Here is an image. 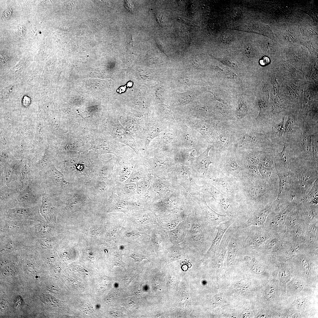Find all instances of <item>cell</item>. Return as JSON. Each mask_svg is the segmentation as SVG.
<instances>
[{"instance_id":"7dc6e473","label":"cell","mask_w":318,"mask_h":318,"mask_svg":"<svg viewBox=\"0 0 318 318\" xmlns=\"http://www.w3.org/2000/svg\"><path fill=\"white\" fill-rule=\"evenodd\" d=\"M275 289L273 286H271L266 291V296L268 298H271L275 294Z\"/></svg>"},{"instance_id":"7c38bea8","label":"cell","mask_w":318,"mask_h":318,"mask_svg":"<svg viewBox=\"0 0 318 318\" xmlns=\"http://www.w3.org/2000/svg\"><path fill=\"white\" fill-rule=\"evenodd\" d=\"M208 192L216 200L222 210L229 217L235 218L239 210H237L236 199L224 194L212 185L206 183L205 185Z\"/></svg>"},{"instance_id":"9f6ffc18","label":"cell","mask_w":318,"mask_h":318,"mask_svg":"<svg viewBox=\"0 0 318 318\" xmlns=\"http://www.w3.org/2000/svg\"><path fill=\"white\" fill-rule=\"evenodd\" d=\"M270 62L269 58L266 57H264L260 61V63L261 65H264L268 64Z\"/></svg>"},{"instance_id":"681fc988","label":"cell","mask_w":318,"mask_h":318,"mask_svg":"<svg viewBox=\"0 0 318 318\" xmlns=\"http://www.w3.org/2000/svg\"><path fill=\"white\" fill-rule=\"evenodd\" d=\"M178 20L181 22H183L186 24L187 25L192 26H196V24L192 20L189 19L183 18H178Z\"/></svg>"},{"instance_id":"e575fe53","label":"cell","mask_w":318,"mask_h":318,"mask_svg":"<svg viewBox=\"0 0 318 318\" xmlns=\"http://www.w3.org/2000/svg\"><path fill=\"white\" fill-rule=\"evenodd\" d=\"M275 152L261 151L259 156V163L267 168L276 171L274 167Z\"/></svg>"},{"instance_id":"603a6c76","label":"cell","mask_w":318,"mask_h":318,"mask_svg":"<svg viewBox=\"0 0 318 318\" xmlns=\"http://www.w3.org/2000/svg\"><path fill=\"white\" fill-rule=\"evenodd\" d=\"M285 237L284 234H275L257 249L265 251L279 252L282 249Z\"/></svg>"},{"instance_id":"836d02e7","label":"cell","mask_w":318,"mask_h":318,"mask_svg":"<svg viewBox=\"0 0 318 318\" xmlns=\"http://www.w3.org/2000/svg\"><path fill=\"white\" fill-rule=\"evenodd\" d=\"M150 176L148 171L143 169L134 168L125 183H137Z\"/></svg>"},{"instance_id":"60d3db41","label":"cell","mask_w":318,"mask_h":318,"mask_svg":"<svg viewBox=\"0 0 318 318\" xmlns=\"http://www.w3.org/2000/svg\"><path fill=\"white\" fill-rule=\"evenodd\" d=\"M185 129L184 133L186 139L190 144L195 145L196 141L193 132L187 127H186Z\"/></svg>"},{"instance_id":"6125c7cd","label":"cell","mask_w":318,"mask_h":318,"mask_svg":"<svg viewBox=\"0 0 318 318\" xmlns=\"http://www.w3.org/2000/svg\"><path fill=\"white\" fill-rule=\"evenodd\" d=\"M125 87H120L119 89L117 90V92H119L121 93L122 92H124L125 91Z\"/></svg>"},{"instance_id":"8fae6325","label":"cell","mask_w":318,"mask_h":318,"mask_svg":"<svg viewBox=\"0 0 318 318\" xmlns=\"http://www.w3.org/2000/svg\"><path fill=\"white\" fill-rule=\"evenodd\" d=\"M274 234L268 231L264 224L249 226L246 230L244 244L242 248L256 249Z\"/></svg>"},{"instance_id":"ac0fdd59","label":"cell","mask_w":318,"mask_h":318,"mask_svg":"<svg viewBox=\"0 0 318 318\" xmlns=\"http://www.w3.org/2000/svg\"><path fill=\"white\" fill-rule=\"evenodd\" d=\"M191 213L190 211H184L166 214L159 219L158 221L162 228L167 231H170L185 220Z\"/></svg>"},{"instance_id":"ab89813d","label":"cell","mask_w":318,"mask_h":318,"mask_svg":"<svg viewBox=\"0 0 318 318\" xmlns=\"http://www.w3.org/2000/svg\"><path fill=\"white\" fill-rule=\"evenodd\" d=\"M299 263L300 266L305 271H308L311 266V261L309 258L305 254L300 257Z\"/></svg>"},{"instance_id":"9a60e30c","label":"cell","mask_w":318,"mask_h":318,"mask_svg":"<svg viewBox=\"0 0 318 318\" xmlns=\"http://www.w3.org/2000/svg\"><path fill=\"white\" fill-rule=\"evenodd\" d=\"M212 179L213 184L223 193L238 198L240 191L239 181L228 177L220 170Z\"/></svg>"},{"instance_id":"816d5d0a","label":"cell","mask_w":318,"mask_h":318,"mask_svg":"<svg viewBox=\"0 0 318 318\" xmlns=\"http://www.w3.org/2000/svg\"><path fill=\"white\" fill-rule=\"evenodd\" d=\"M11 10L10 9H6L2 14V18L4 19H6L8 18L11 15Z\"/></svg>"},{"instance_id":"5bb4252c","label":"cell","mask_w":318,"mask_h":318,"mask_svg":"<svg viewBox=\"0 0 318 318\" xmlns=\"http://www.w3.org/2000/svg\"><path fill=\"white\" fill-rule=\"evenodd\" d=\"M85 185L89 195L107 197L113 192L115 183L113 179H105L97 175Z\"/></svg>"},{"instance_id":"74e56055","label":"cell","mask_w":318,"mask_h":318,"mask_svg":"<svg viewBox=\"0 0 318 318\" xmlns=\"http://www.w3.org/2000/svg\"><path fill=\"white\" fill-rule=\"evenodd\" d=\"M247 106L244 101L240 98L238 101V105L236 111V114L239 117H242L248 113Z\"/></svg>"},{"instance_id":"ee69618b","label":"cell","mask_w":318,"mask_h":318,"mask_svg":"<svg viewBox=\"0 0 318 318\" xmlns=\"http://www.w3.org/2000/svg\"><path fill=\"white\" fill-rule=\"evenodd\" d=\"M244 52L246 55L249 58H252L255 56L253 48L249 44H248L245 46Z\"/></svg>"},{"instance_id":"be15d7a7","label":"cell","mask_w":318,"mask_h":318,"mask_svg":"<svg viewBox=\"0 0 318 318\" xmlns=\"http://www.w3.org/2000/svg\"><path fill=\"white\" fill-rule=\"evenodd\" d=\"M249 315V313L248 312H245L243 313L241 315V317H242L244 318L247 317Z\"/></svg>"},{"instance_id":"30bf717a","label":"cell","mask_w":318,"mask_h":318,"mask_svg":"<svg viewBox=\"0 0 318 318\" xmlns=\"http://www.w3.org/2000/svg\"><path fill=\"white\" fill-rule=\"evenodd\" d=\"M298 202L297 201L294 200L282 210L277 212H271L268 215L264 224L267 229L274 234L284 233L286 231L285 222L286 217Z\"/></svg>"},{"instance_id":"484cf974","label":"cell","mask_w":318,"mask_h":318,"mask_svg":"<svg viewBox=\"0 0 318 318\" xmlns=\"http://www.w3.org/2000/svg\"><path fill=\"white\" fill-rule=\"evenodd\" d=\"M136 183H116L113 188V192L124 198L138 197L136 193Z\"/></svg>"},{"instance_id":"f1b7e54d","label":"cell","mask_w":318,"mask_h":318,"mask_svg":"<svg viewBox=\"0 0 318 318\" xmlns=\"http://www.w3.org/2000/svg\"><path fill=\"white\" fill-rule=\"evenodd\" d=\"M212 147L208 145L206 150L196 158L195 161V167L198 171L202 173L205 174L207 173L209 166L212 163L208 155L209 152Z\"/></svg>"},{"instance_id":"94428289","label":"cell","mask_w":318,"mask_h":318,"mask_svg":"<svg viewBox=\"0 0 318 318\" xmlns=\"http://www.w3.org/2000/svg\"><path fill=\"white\" fill-rule=\"evenodd\" d=\"M52 2V1H42L41 2L40 4L42 6H46L51 4Z\"/></svg>"},{"instance_id":"7a4b0ae2","label":"cell","mask_w":318,"mask_h":318,"mask_svg":"<svg viewBox=\"0 0 318 318\" xmlns=\"http://www.w3.org/2000/svg\"><path fill=\"white\" fill-rule=\"evenodd\" d=\"M239 184L238 197L245 201L250 214L273 202L277 198L279 185L270 184L265 179L254 184L243 177Z\"/></svg>"},{"instance_id":"680465c9","label":"cell","mask_w":318,"mask_h":318,"mask_svg":"<svg viewBox=\"0 0 318 318\" xmlns=\"http://www.w3.org/2000/svg\"><path fill=\"white\" fill-rule=\"evenodd\" d=\"M305 302L303 299H298L294 302V304L297 306H302L304 305Z\"/></svg>"},{"instance_id":"91938a15","label":"cell","mask_w":318,"mask_h":318,"mask_svg":"<svg viewBox=\"0 0 318 318\" xmlns=\"http://www.w3.org/2000/svg\"><path fill=\"white\" fill-rule=\"evenodd\" d=\"M38 32V29L37 27H34L32 29L31 31V35L33 37H35L37 35Z\"/></svg>"},{"instance_id":"52a82bcc","label":"cell","mask_w":318,"mask_h":318,"mask_svg":"<svg viewBox=\"0 0 318 318\" xmlns=\"http://www.w3.org/2000/svg\"><path fill=\"white\" fill-rule=\"evenodd\" d=\"M45 193L52 196H58L69 193L81 184L65 181L61 172L54 167L49 168L39 177Z\"/></svg>"},{"instance_id":"f35d334b","label":"cell","mask_w":318,"mask_h":318,"mask_svg":"<svg viewBox=\"0 0 318 318\" xmlns=\"http://www.w3.org/2000/svg\"><path fill=\"white\" fill-rule=\"evenodd\" d=\"M195 95L192 92H188L185 93H179L178 95L179 102L181 103H186L193 100Z\"/></svg>"},{"instance_id":"11a10c76","label":"cell","mask_w":318,"mask_h":318,"mask_svg":"<svg viewBox=\"0 0 318 318\" xmlns=\"http://www.w3.org/2000/svg\"><path fill=\"white\" fill-rule=\"evenodd\" d=\"M125 7L128 9L130 11H132L134 8V5L132 2L130 1H125Z\"/></svg>"},{"instance_id":"4316f807","label":"cell","mask_w":318,"mask_h":318,"mask_svg":"<svg viewBox=\"0 0 318 318\" xmlns=\"http://www.w3.org/2000/svg\"><path fill=\"white\" fill-rule=\"evenodd\" d=\"M307 246L317 248L318 246V223L309 224L303 241Z\"/></svg>"},{"instance_id":"d4e9b609","label":"cell","mask_w":318,"mask_h":318,"mask_svg":"<svg viewBox=\"0 0 318 318\" xmlns=\"http://www.w3.org/2000/svg\"><path fill=\"white\" fill-rule=\"evenodd\" d=\"M187 217L174 228L170 231H167L173 244L181 243L185 238L188 228Z\"/></svg>"},{"instance_id":"1f68e13d","label":"cell","mask_w":318,"mask_h":318,"mask_svg":"<svg viewBox=\"0 0 318 318\" xmlns=\"http://www.w3.org/2000/svg\"><path fill=\"white\" fill-rule=\"evenodd\" d=\"M261 176L269 184L279 185V179L275 171L271 170L259 163L257 165Z\"/></svg>"},{"instance_id":"db71d44e","label":"cell","mask_w":318,"mask_h":318,"mask_svg":"<svg viewBox=\"0 0 318 318\" xmlns=\"http://www.w3.org/2000/svg\"><path fill=\"white\" fill-rule=\"evenodd\" d=\"M131 257L133 258L136 261H141L144 259L141 256L136 254H132L131 255Z\"/></svg>"},{"instance_id":"7402d4cb","label":"cell","mask_w":318,"mask_h":318,"mask_svg":"<svg viewBox=\"0 0 318 318\" xmlns=\"http://www.w3.org/2000/svg\"><path fill=\"white\" fill-rule=\"evenodd\" d=\"M272 202L269 203L264 207L255 211L249 216L245 223L248 226H259L264 224L268 215L272 212Z\"/></svg>"},{"instance_id":"c3c4849f","label":"cell","mask_w":318,"mask_h":318,"mask_svg":"<svg viewBox=\"0 0 318 318\" xmlns=\"http://www.w3.org/2000/svg\"><path fill=\"white\" fill-rule=\"evenodd\" d=\"M304 31H302V34L304 33V35L307 36H310L316 34L317 33L314 30L311 28H307L304 29Z\"/></svg>"},{"instance_id":"9c48e42d","label":"cell","mask_w":318,"mask_h":318,"mask_svg":"<svg viewBox=\"0 0 318 318\" xmlns=\"http://www.w3.org/2000/svg\"><path fill=\"white\" fill-rule=\"evenodd\" d=\"M196 201L201 209L205 227L209 235L213 239L218 225L231 218L226 215L218 213L212 209L207 205L204 197L197 199Z\"/></svg>"},{"instance_id":"bcb514c9","label":"cell","mask_w":318,"mask_h":318,"mask_svg":"<svg viewBox=\"0 0 318 318\" xmlns=\"http://www.w3.org/2000/svg\"><path fill=\"white\" fill-rule=\"evenodd\" d=\"M180 80L182 83L188 85H196V84L195 81L189 77H183Z\"/></svg>"},{"instance_id":"83f0119b","label":"cell","mask_w":318,"mask_h":318,"mask_svg":"<svg viewBox=\"0 0 318 318\" xmlns=\"http://www.w3.org/2000/svg\"><path fill=\"white\" fill-rule=\"evenodd\" d=\"M243 176L252 183L256 184L260 182L264 179L261 175L257 165L244 164L242 167Z\"/></svg>"},{"instance_id":"d590c367","label":"cell","mask_w":318,"mask_h":318,"mask_svg":"<svg viewBox=\"0 0 318 318\" xmlns=\"http://www.w3.org/2000/svg\"><path fill=\"white\" fill-rule=\"evenodd\" d=\"M261 151L248 150L245 156L246 163L248 164L257 165L259 163V156Z\"/></svg>"},{"instance_id":"d6a6232c","label":"cell","mask_w":318,"mask_h":318,"mask_svg":"<svg viewBox=\"0 0 318 318\" xmlns=\"http://www.w3.org/2000/svg\"><path fill=\"white\" fill-rule=\"evenodd\" d=\"M194 124L198 131L206 138L208 141L215 139L216 135L213 134V129L208 122L198 121L196 122Z\"/></svg>"},{"instance_id":"44dd1931","label":"cell","mask_w":318,"mask_h":318,"mask_svg":"<svg viewBox=\"0 0 318 318\" xmlns=\"http://www.w3.org/2000/svg\"><path fill=\"white\" fill-rule=\"evenodd\" d=\"M318 198L298 203L303 215L309 223H318Z\"/></svg>"},{"instance_id":"8992f818","label":"cell","mask_w":318,"mask_h":318,"mask_svg":"<svg viewBox=\"0 0 318 318\" xmlns=\"http://www.w3.org/2000/svg\"><path fill=\"white\" fill-rule=\"evenodd\" d=\"M246 129V132L240 135L238 144L241 149L278 151V149L269 140L264 130L254 121L251 122Z\"/></svg>"},{"instance_id":"2e32d148","label":"cell","mask_w":318,"mask_h":318,"mask_svg":"<svg viewBox=\"0 0 318 318\" xmlns=\"http://www.w3.org/2000/svg\"><path fill=\"white\" fill-rule=\"evenodd\" d=\"M233 155L228 153L221 161L220 171L226 176L240 181L243 176V168L238 164Z\"/></svg>"},{"instance_id":"f546056e","label":"cell","mask_w":318,"mask_h":318,"mask_svg":"<svg viewBox=\"0 0 318 318\" xmlns=\"http://www.w3.org/2000/svg\"><path fill=\"white\" fill-rule=\"evenodd\" d=\"M216 134L215 140L217 143L220 150L221 152L227 149L231 143V138L228 131L224 127L219 128Z\"/></svg>"},{"instance_id":"cb8c5ba5","label":"cell","mask_w":318,"mask_h":318,"mask_svg":"<svg viewBox=\"0 0 318 318\" xmlns=\"http://www.w3.org/2000/svg\"><path fill=\"white\" fill-rule=\"evenodd\" d=\"M152 233V242L156 249L158 251L168 249L173 244L171 242L167 231L156 230Z\"/></svg>"},{"instance_id":"3957f363","label":"cell","mask_w":318,"mask_h":318,"mask_svg":"<svg viewBox=\"0 0 318 318\" xmlns=\"http://www.w3.org/2000/svg\"><path fill=\"white\" fill-rule=\"evenodd\" d=\"M193 208L194 213H191L187 217L188 228L181 243L204 252L209 248L213 239L205 227L201 211L197 207Z\"/></svg>"},{"instance_id":"f5cc1de1","label":"cell","mask_w":318,"mask_h":318,"mask_svg":"<svg viewBox=\"0 0 318 318\" xmlns=\"http://www.w3.org/2000/svg\"><path fill=\"white\" fill-rule=\"evenodd\" d=\"M22 102L24 106L27 107L30 105L31 100L29 97L26 96L24 97Z\"/></svg>"},{"instance_id":"8d00e7d4","label":"cell","mask_w":318,"mask_h":318,"mask_svg":"<svg viewBox=\"0 0 318 318\" xmlns=\"http://www.w3.org/2000/svg\"><path fill=\"white\" fill-rule=\"evenodd\" d=\"M316 198H318V179L314 182L309 192L307 194H306L300 201H310Z\"/></svg>"},{"instance_id":"277c9868","label":"cell","mask_w":318,"mask_h":318,"mask_svg":"<svg viewBox=\"0 0 318 318\" xmlns=\"http://www.w3.org/2000/svg\"><path fill=\"white\" fill-rule=\"evenodd\" d=\"M279 179L278 192L272 202V212H279L286 208L292 201H300L304 196L299 181L291 171L276 173Z\"/></svg>"},{"instance_id":"d6986e66","label":"cell","mask_w":318,"mask_h":318,"mask_svg":"<svg viewBox=\"0 0 318 318\" xmlns=\"http://www.w3.org/2000/svg\"><path fill=\"white\" fill-rule=\"evenodd\" d=\"M287 119L284 125L283 137L285 142L287 143L296 134L301 125L298 120L296 112L293 110L288 112Z\"/></svg>"},{"instance_id":"6f0895ef","label":"cell","mask_w":318,"mask_h":318,"mask_svg":"<svg viewBox=\"0 0 318 318\" xmlns=\"http://www.w3.org/2000/svg\"><path fill=\"white\" fill-rule=\"evenodd\" d=\"M294 287L297 291H301L303 288V286L301 282H297L294 284Z\"/></svg>"},{"instance_id":"5b68a950","label":"cell","mask_w":318,"mask_h":318,"mask_svg":"<svg viewBox=\"0 0 318 318\" xmlns=\"http://www.w3.org/2000/svg\"><path fill=\"white\" fill-rule=\"evenodd\" d=\"M45 193L39 179L37 177L30 181L21 190L10 194L3 209L39 206L42 196Z\"/></svg>"},{"instance_id":"b9f144b4","label":"cell","mask_w":318,"mask_h":318,"mask_svg":"<svg viewBox=\"0 0 318 318\" xmlns=\"http://www.w3.org/2000/svg\"><path fill=\"white\" fill-rule=\"evenodd\" d=\"M249 285L247 281L242 280L240 281L236 285V289L238 292L244 293L248 290Z\"/></svg>"},{"instance_id":"7bdbcfd3","label":"cell","mask_w":318,"mask_h":318,"mask_svg":"<svg viewBox=\"0 0 318 318\" xmlns=\"http://www.w3.org/2000/svg\"><path fill=\"white\" fill-rule=\"evenodd\" d=\"M263 45L264 49L268 52H272L276 50L275 44L272 40L264 41Z\"/></svg>"},{"instance_id":"6da1fadb","label":"cell","mask_w":318,"mask_h":318,"mask_svg":"<svg viewBox=\"0 0 318 318\" xmlns=\"http://www.w3.org/2000/svg\"><path fill=\"white\" fill-rule=\"evenodd\" d=\"M318 130L306 122L295 136L286 143L290 158L318 167Z\"/></svg>"},{"instance_id":"4dcf8cb0","label":"cell","mask_w":318,"mask_h":318,"mask_svg":"<svg viewBox=\"0 0 318 318\" xmlns=\"http://www.w3.org/2000/svg\"><path fill=\"white\" fill-rule=\"evenodd\" d=\"M299 30L296 27H290L282 30L280 37L284 42L293 44L299 41L300 37Z\"/></svg>"},{"instance_id":"f907efd6","label":"cell","mask_w":318,"mask_h":318,"mask_svg":"<svg viewBox=\"0 0 318 318\" xmlns=\"http://www.w3.org/2000/svg\"><path fill=\"white\" fill-rule=\"evenodd\" d=\"M19 35L20 37H24L26 32V29L25 27L22 25L20 26L18 28Z\"/></svg>"},{"instance_id":"e0dca14e","label":"cell","mask_w":318,"mask_h":318,"mask_svg":"<svg viewBox=\"0 0 318 318\" xmlns=\"http://www.w3.org/2000/svg\"><path fill=\"white\" fill-rule=\"evenodd\" d=\"M290 153L286 142H285L282 150L274 153V167L276 173H283L290 171Z\"/></svg>"},{"instance_id":"f6af8a7d","label":"cell","mask_w":318,"mask_h":318,"mask_svg":"<svg viewBox=\"0 0 318 318\" xmlns=\"http://www.w3.org/2000/svg\"><path fill=\"white\" fill-rule=\"evenodd\" d=\"M302 43L304 46L307 47L311 52L313 53L316 52V49L317 46L312 41H303Z\"/></svg>"},{"instance_id":"ffe728a7","label":"cell","mask_w":318,"mask_h":318,"mask_svg":"<svg viewBox=\"0 0 318 318\" xmlns=\"http://www.w3.org/2000/svg\"><path fill=\"white\" fill-rule=\"evenodd\" d=\"M236 219V218H232L227 221L221 223L218 225L216 228L218 231L208 249L205 257L208 258L215 254L219 248L224 234L228 228L234 223Z\"/></svg>"},{"instance_id":"e7e4bbea","label":"cell","mask_w":318,"mask_h":318,"mask_svg":"<svg viewBox=\"0 0 318 318\" xmlns=\"http://www.w3.org/2000/svg\"><path fill=\"white\" fill-rule=\"evenodd\" d=\"M157 18L158 20V23H162V22L163 21V19L161 15H159Z\"/></svg>"},{"instance_id":"ba28073f","label":"cell","mask_w":318,"mask_h":318,"mask_svg":"<svg viewBox=\"0 0 318 318\" xmlns=\"http://www.w3.org/2000/svg\"><path fill=\"white\" fill-rule=\"evenodd\" d=\"M290 171L298 180L304 196L318 178V167L309 163L290 159Z\"/></svg>"},{"instance_id":"4fadbf2b","label":"cell","mask_w":318,"mask_h":318,"mask_svg":"<svg viewBox=\"0 0 318 318\" xmlns=\"http://www.w3.org/2000/svg\"><path fill=\"white\" fill-rule=\"evenodd\" d=\"M39 206L30 208L16 207L1 210V215L10 220H30L41 218Z\"/></svg>"}]
</instances>
